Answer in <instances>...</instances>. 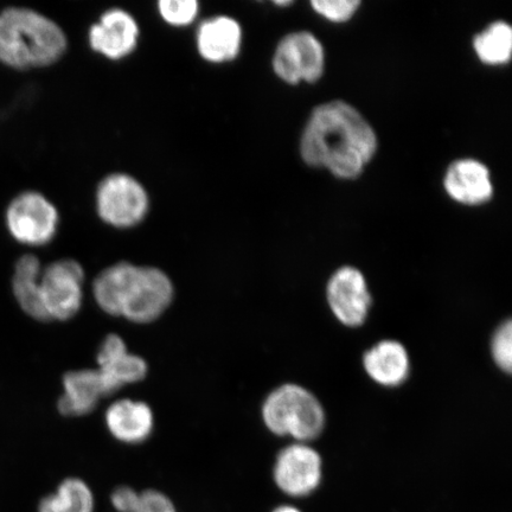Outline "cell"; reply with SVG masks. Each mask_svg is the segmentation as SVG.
<instances>
[{"instance_id": "d6986e66", "label": "cell", "mask_w": 512, "mask_h": 512, "mask_svg": "<svg viewBox=\"0 0 512 512\" xmlns=\"http://www.w3.org/2000/svg\"><path fill=\"white\" fill-rule=\"evenodd\" d=\"M94 495L86 482L79 478L63 480L55 494L43 498L40 512H93Z\"/></svg>"}, {"instance_id": "52a82bcc", "label": "cell", "mask_w": 512, "mask_h": 512, "mask_svg": "<svg viewBox=\"0 0 512 512\" xmlns=\"http://www.w3.org/2000/svg\"><path fill=\"white\" fill-rule=\"evenodd\" d=\"M5 220L17 241L29 246H43L55 238L60 215L41 192L24 191L10 202Z\"/></svg>"}, {"instance_id": "6da1fadb", "label": "cell", "mask_w": 512, "mask_h": 512, "mask_svg": "<svg viewBox=\"0 0 512 512\" xmlns=\"http://www.w3.org/2000/svg\"><path fill=\"white\" fill-rule=\"evenodd\" d=\"M376 151L374 128L355 107L341 100L316 107L300 140V155L307 165L341 179L361 176Z\"/></svg>"}, {"instance_id": "d4e9b609", "label": "cell", "mask_w": 512, "mask_h": 512, "mask_svg": "<svg viewBox=\"0 0 512 512\" xmlns=\"http://www.w3.org/2000/svg\"><path fill=\"white\" fill-rule=\"evenodd\" d=\"M139 492L130 486H119L111 495V503L117 512H131L137 504Z\"/></svg>"}, {"instance_id": "5bb4252c", "label": "cell", "mask_w": 512, "mask_h": 512, "mask_svg": "<svg viewBox=\"0 0 512 512\" xmlns=\"http://www.w3.org/2000/svg\"><path fill=\"white\" fill-rule=\"evenodd\" d=\"M105 422L114 439L127 445H139L151 437L155 415L144 401L121 399L107 408Z\"/></svg>"}, {"instance_id": "7402d4cb", "label": "cell", "mask_w": 512, "mask_h": 512, "mask_svg": "<svg viewBox=\"0 0 512 512\" xmlns=\"http://www.w3.org/2000/svg\"><path fill=\"white\" fill-rule=\"evenodd\" d=\"M313 10L331 22L342 23L354 17L361 2L358 0H313Z\"/></svg>"}, {"instance_id": "8fae6325", "label": "cell", "mask_w": 512, "mask_h": 512, "mask_svg": "<svg viewBox=\"0 0 512 512\" xmlns=\"http://www.w3.org/2000/svg\"><path fill=\"white\" fill-rule=\"evenodd\" d=\"M275 483L290 496H305L322 480V459L304 444H294L279 453L274 467Z\"/></svg>"}, {"instance_id": "44dd1931", "label": "cell", "mask_w": 512, "mask_h": 512, "mask_svg": "<svg viewBox=\"0 0 512 512\" xmlns=\"http://www.w3.org/2000/svg\"><path fill=\"white\" fill-rule=\"evenodd\" d=\"M158 12L172 27H187L197 18L200 4L196 0H160Z\"/></svg>"}, {"instance_id": "603a6c76", "label": "cell", "mask_w": 512, "mask_h": 512, "mask_svg": "<svg viewBox=\"0 0 512 512\" xmlns=\"http://www.w3.org/2000/svg\"><path fill=\"white\" fill-rule=\"evenodd\" d=\"M492 356L499 368L510 373L512 368V324L510 320L496 331L492 338Z\"/></svg>"}, {"instance_id": "e0dca14e", "label": "cell", "mask_w": 512, "mask_h": 512, "mask_svg": "<svg viewBox=\"0 0 512 512\" xmlns=\"http://www.w3.org/2000/svg\"><path fill=\"white\" fill-rule=\"evenodd\" d=\"M363 366L381 386L398 387L409 375L408 352L399 342L383 341L366 352Z\"/></svg>"}, {"instance_id": "cb8c5ba5", "label": "cell", "mask_w": 512, "mask_h": 512, "mask_svg": "<svg viewBox=\"0 0 512 512\" xmlns=\"http://www.w3.org/2000/svg\"><path fill=\"white\" fill-rule=\"evenodd\" d=\"M131 512H177L171 499L157 490L139 492V498Z\"/></svg>"}, {"instance_id": "2e32d148", "label": "cell", "mask_w": 512, "mask_h": 512, "mask_svg": "<svg viewBox=\"0 0 512 512\" xmlns=\"http://www.w3.org/2000/svg\"><path fill=\"white\" fill-rule=\"evenodd\" d=\"M63 394L57 408L64 416H83L92 413L106 398L104 382L98 369L68 371L63 377Z\"/></svg>"}, {"instance_id": "8992f818", "label": "cell", "mask_w": 512, "mask_h": 512, "mask_svg": "<svg viewBox=\"0 0 512 512\" xmlns=\"http://www.w3.org/2000/svg\"><path fill=\"white\" fill-rule=\"evenodd\" d=\"M86 274L78 261L62 259L42 268L41 291L49 322H67L81 310Z\"/></svg>"}, {"instance_id": "7c38bea8", "label": "cell", "mask_w": 512, "mask_h": 512, "mask_svg": "<svg viewBox=\"0 0 512 512\" xmlns=\"http://www.w3.org/2000/svg\"><path fill=\"white\" fill-rule=\"evenodd\" d=\"M138 40L139 25L123 9L107 10L88 32L89 46L96 53L114 61L131 55L137 48Z\"/></svg>"}, {"instance_id": "ffe728a7", "label": "cell", "mask_w": 512, "mask_h": 512, "mask_svg": "<svg viewBox=\"0 0 512 512\" xmlns=\"http://www.w3.org/2000/svg\"><path fill=\"white\" fill-rule=\"evenodd\" d=\"M478 59L489 66L508 63L512 54V29L509 24L498 21L489 25L473 41Z\"/></svg>"}, {"instance_id": "4fadbf2b", "label": "cell", "mask_w": 512, "mask_h": 512, "mask_svg": "<svg viewBox=\"0 0 512 512\" xmlns=\"http://www.w3.org/2000/svg\"><path fill=\"white\" fill-rule=\"evenodd\" d=\"M444 187L452 200L464 206H480L494 195L490 171L476 159H460L448 166Z\"/></svg>"}, {"instance_id": "7a4b0ae2", "label": "cell", "mask_w": 512, "mask_h": 512, "mask_svg": "<svg viewBox=\"0 0 512 512\" xmlns=\"http://www.w3.org/2000/svg\"><path fill=\"white\" fill-rule=\"evenodd\" d=\"M92 294L106 315L143 325L156 322L168 311L175 286L158 267L121 261L96 275Z\"/></svg>"}, {"instance_id": "ba28073f", "label": "cell", "mask_w": 512, "mask_h": 512, "mask_svg": "<svg viewBox=\"0 0 512 512\" xmlns=\"http://www.w3.org/2000/svg\"><path fill=\"white\" fill-rule=\"evenodd\" d=\"M324 68V48L311 32H292L285 36L275 49L274 73L290 85H298L302 81L316 82L322 78Z\"/></svg>"}, {"instance_id": "9a60e30c", "label": "cell", "mask_w": 512, "mask_h": 512, "mask_svg": "<svg viewBox=\"0 0 512 512\" xmlns=\"http://www.w3.org/2000/svg\"><path fill=\"white\" fill-rule=\"evenodd\" d=\"M242 29L238 21L228 16H216L201 23L197 30L198 53L211 63H226L238 57Z\"/></svg>"}, {"instance_id": "277c9868", "label": "cell", "mask_w": 512, "mask_h": 512, "mask_svg": "<svg viewBox=\"0 0 512 512\" xmlns=\"http://www.w3.org/2000/svg\"><path fill=\"white\" fill-rule=\"evenodd\" d=\"M262 419L273 434L299 441L319 437L325 424L322 405L303 387L285 384L274 390L262 406Z\"/></svg>"}, {"instance_id": "484cf974", "label": "cell", "mask_w": 512, "mask_h": 512, "mask_svg": "<svg viewBox=\"0 0 512 512\" xmlns=\"http://www.w3.org/2000/svg\"><path fill=\"white\" fill-rule=\"evenodd\" d=\"M274 512H300V511L297 510L296 508H292V507H281L277 510H274Z\"/></svg>"}, {"instance_id": "3957f363", "label": "cell", "mask_w": 512, "mask_h": 512, "mask_svg": "<svg viewBox=\"0 0 512 512\" xmlns=\"http://www.w3.org/2000/svg\"><path fill=\"white\" fill-rule=\"evenodd\" d=\"M59 24L41 12L10 6L0 11V62L16 69L48 67L66 53Z\"/></svg>"}, {"instance_id": "5b68a950", "label": "cell", "mask_w": 512, "mask_h": 512, "mask_svg": "<svg viewBox=\"0 0 512 512\" xmlns=\"http://www.w3.org/2000/svg\"><path fill=\"white\" fill-rule=\"evenodd\" d=\"M150 198L144 185L127 174H112L96 189L100 219L114 228H132L145 219Z\"/></svg>"}, {"instance_id": "ac0fdd59", "label": "cell", "mask_w": 512, "mask_h": 512, "mask_svg": "<svg viewBox=\"0 0 512 512\" xmlns=\"http://www.w3.org/2000/svg\"><path fill=\"white\" fill-rule=\"evenodd\" d=\"M42 265L34 254H25L16 262L12 290L17 303L28 316L40 322H49L44 311L41 291Z\"/></svg>"}, {"instance_id": "9c48e42d", "label": "cell", "mask_w": 512, "mask_h": 512, "mask_svg": "<svg viewBox=\"0 0 512 512\" xmlns=\"http://www.w3.org/2000/svg\"><path fill=\"white\" fill-rule=\"evenodd\" d=\"M99 374L107 396L131 384L145 380L149 366L143 357L131 354L123 337L111 334L100 344L96 354Z\"/></svg>"}, {"instance_id": "30bf717a", "label": "cell", "mask_w": 512, "mask_h": 512, "mask_svg": "<svg viewBox=\"0 0 512 512\" xmlns=\"http://www.w3.org/2000/svg\"><path fill=\"white\" fill-rule=\"evenodd\" d=\"M326 294L331 310L339 322L350 328L366 322L371 297L364 275L356 268H339L332 275Z\"/></svg>"}]
</instances>
